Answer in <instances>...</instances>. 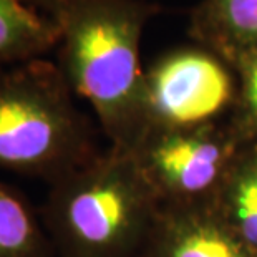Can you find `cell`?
<instances>
[{
  "label": "cell",
  "instance_id": "1",
  "mask_svg": "<svg viewBox=\"0 0 257 257\" xmlns=\"http://www.w3.org/2000/svg\"><path fill=\"white\" fill-rule=\"evenodd\" d=\"M58 29V67L88 101L110 146L131 150L145 131L140 47L155 5L146 0H32Z\"/></svg>",
  "mask_w": 257,
  "mask_h": 257
},
{
  "label": "cell",
  "instance_id": "2",
  "mask_svg": "<svg viewBox=\"0 0 257 257\" xmlns=\"http://www.w3.org/2000/svg\"><path fill=\"white\" fill-rule=\"evenodd\" d=\"M160 207L133 155L108 146L50 184L38 212L57 257H140Z\"/></svg>",
  "mask_w": 257,
  "mask_h": 257
},
{
  "label": "cell",
  "instance_id": "3",
  "mask_svg": "<svg viewBox=\"0 0 257 257\" xmlns=\"http://www.w3.org/2000/svg\"><path fill=\"white\" fill-rule=\"evenodd\" d=\"M100 151L57 63L40 57L0 70V169L53 184Z\"/></svg>",
  "mask_w": 257,
  "mask_h": 257
},
{
  "label": "cell",
  "instance_id": "4",
  "mask_svg": "<svg viewBox=\"0 0 257 257\" xmlns=\"http://www.w3.org/2000/svg\"><path fill=\"white\" fill-rule=\"evenodd\" d=\"M242 141L229 121L148 131L130 151L161 206L209 204Z\"/></svg>",
  "mask_w": 257,
  "mask_h": 257
},
{
  "label": "cell",
  "instance_id": "5",
  "mask_svg": "<svg viewBox=\"0 0 257 257\" xmlns=\"http://www.w3.org/2000/svg\"><path fill=\"white\" fill-rule=\"evenodd\" d=\"M236 98V72L221 57L202 47L173 50L145 70L143 135L221 123Z\"/></svg>",
  "mask_w": 257,
  "mask_h": 257
},
{
  "label": "cell",
  "instance_id": "6",
  "mask_svg": "<svg viewBox=\"0 0 257 257\" xmlns=\"http://www.w3.org/2000/svg\"><path fill=\"white\" fill-rule=\"evenodd\" d=\"M140 257H257L209 204L161 206Z\"/></svg>",
  "mask_w": 257,
  "mask_h": 257
},
{
  "label": "cell",
  "instance_id": "7",
  "mask_svg": "<svg viewBox=\"0 0 257 257\" xmlns=\"http://www.w3.org/2000/svg\"><path fill=\"white\" fill-rule=\"evenodd\" d=\"M191 35L234 68L257 50V0H202L191 15Z\"/></svg>",
  "mask_w": 257,
  "mask_h": 257
},
{
  "label": "cell",
  "instance_id": "8",
  "mask_svg": "<svg viewBox=\"0 0 257 257\" xmlns=\"http://www.w3.org/2000/svg\"><path fill=\"white\" fill-rule=\"evenodd\" d=\"M211 206L224 224L257 254V141L239 148Z\"/></svg>",
  "mask_w": 257,
  "mask_h": 257
},
{
  "label": "cell",
  "instance_id": "9",
  "mask_svg": "<svg viewBox=\"0 0 257 257\" xmlns=\"http://www.w3.org/2000/svg\"><path fill=\"white\" fill-rule=\"evenodd\" d=\"M58 45V29L32 0H0V70L40 58Z\"/></svg>",
  "mask_w": 257,
  "mask_h": 257
},
{
  "label": "cell",
  "instance_id": "10",
  "mask_svg": "<svg viewBox=\"0 0 257 257\" xmlns=\"http://www.w3.org/2000/svg\"><path fill=\"white\" fill-rule=\"evenodd\" d=\"M0 257H57L40 212L17 188L0 181Z\"/></svg>",
  "mask_w": 257,
  "mask_h": 257
},
{
  "label": "cell",
  "instance_id": "11",
  "mask_svg": "<svg viewBox=\"0 0 257 257\" xmlns=\"http://www.w3.org/2000/svg\"><path fill=\"white\" fill-rule=\"evenodd\" d=\"M237 76V98L229 124L242 143L257 141V50L232 68Z\"/></svg>",
  "mask_w": 257,
  "mask_h": 257
}]
</instances>
